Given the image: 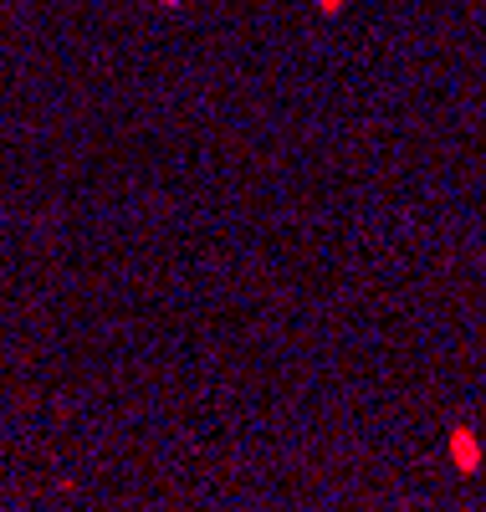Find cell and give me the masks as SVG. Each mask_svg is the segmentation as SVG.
Returning a JSON list of instances; mask_svg holds the SVG:
<instances>
[{
    "label": "cell",
    "mask_w": 486,
    "mask_h": 512,
    "mask_svg": "<svg viewBox=\"0 0 486 512\" xmlns=\"http://www.w3.org/2000/svg\"><path fill=\"white\" fill-rule=\"evenodd\" d=\"M451 466H456L461 477L481 472V441H476L471 425H451Z\"/></svg>",
    "instance_id": "cell-1"
},
{
    "label": "cell",
    "mask_w": 486,
    "mask_h": 512,
    "mask_svg": "<svg viewBox=\"0 0 486 512\" xmlns=\"http://www.w3.org/2000/svg\"><path fill=\"white\" fill-rule=\"evenodd\" d=\"M159 6H169V11H174V6H185V0H159Z\"/></svg>",
    "instance_id": "cell-2"
}]
</instances>
